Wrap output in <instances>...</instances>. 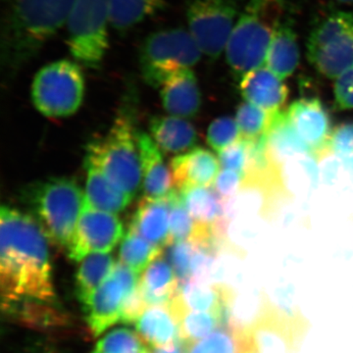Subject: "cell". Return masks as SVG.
<instances>
[{
    "instance_id": "cell-41",
    "label": "cell",
    "mask_w": 353,
    "mask_h": 353,
    "mask_svg": "<svg viewBox=\"0 0 353 353\" xmlns=\"http://www.w3.org/2000/svg\"><path fill=\"white\" fill-rule=\"evenodd\" d=\"M18 353H60L57 348L44 341H32L24 345Z\"/></svg>"
},
{
    "instance_id": "cell-5",
    "label": "cell",
    "mask_w": 353,
    "mask_h": 353,
    "mask_svg": "<svg viewBox=\"0 0 353 353\" xmlns=\"http://www.w3.org/2000/svg\"><path fill=\"white\" fill-rule=\"evenodd\" d=\"M104 171L109 180L134 197L143 183L137 132L131 117L121 113L108 136L90 143L87 155Z\"/></svg>"
},
{
    "instance_id": "cell-43",
    "label": "cell",
    "mask_w": 353,
    "mask_h": 353,
    "mask_svg": "<svg viewBox=\"0 0 353 353\" xmlns=\"http://www.w3.org/2000/svg\"><path fill=\"white\" fill-rule=\"evenodd\" d=\"M341 160H343V164L345 168L347 169L348 172L353 174V155H352V157L341 158Z\"/></svg>"
},
{
    "instance_id": "cell-30",
    "label": "cell",
    "mask_w": 353,
    "mask_h": 353,
    "mask_svg": "<svg viewBox=\"0 0 353 353\" xmlns=\"http://www.w3.org/2000/svg\"><path fill=\"white\" fill-rule=\"evenodd\" d=\"M231 320L232 317H226L215 312L190 311L185 313L179 324L180 339L190 345L206 338L221 327L229 324Z\"/></svg>"
},
{
    "instance_id": "cell-19",
    "label": "cell",
    "mask_w": 353,
    "mask_h": 353,
    "mask_svg": "<svg viewBox=\"0 0 353 353\" xmlns=\"http://www.w3.org/2000/svg\"><path fill=\"white\" fill-rule=\"evenodd\" d=\"M85 166L88 175L85 201L92 208L114 214L125 210L131 203L132 196L118 189L90 157H85Z\"/></svg>"
},
{
    "instance_id": "cell-2",
    "label": "cell",
    "mask_w": 353,
    "mask_h": 353,
    "mask_svg": "<svg viewBox=\"0 0 353 353\" xmlns=\"http://www.w3.org/2000/svg\"><path fill=\"white\" fill-rule=\"evenodd\" d=\"M76 0H10L1 37L2 63L16 71L66 24Z\"/></svg>"
},
{
    "instance_id": "cell-15",
    "label": "cell",
    "mask_w": 353,
    "mask_h": 353,
    "mask_svg": "<svg viewBox=\"0 0 353 353\" xmlns=\"http://www.w3.org/2000/svg\"><path fill=\"white\" fill-rule=\"evenodd\" d=\"M240 90L246 102L269 112L281 110L289 95L284 80L265 65L241 77Z\"/></svg>"
},
{
    "instance_id": "cell-8",
    "label": "cell",
    "mask_w": 353,
    "mask_h": 353,
    "mask_svg": "<svg viewBox=\"0 0 353 353\" xmlns=\"http://www.w3.org/2000/svg\"><path fill=\"white\" fill-rule=\"evenodd\" d=\"M85 94V79L78 64L63 59L43 67L34 76L32 97L39 112L48 118L73 115Z\"/></svg>"
},
{
    "instance_id": "cell-33",
    "label": "cell",
    "mask_w": 353,
    "mask_h": 353,
    "mask_svg": "<svg viewBox=\"0 0 353 353\" xmlns=\"http://www.w3.org/2000/svg\"><path fill=\"white\" fill-rule=\"evenodd\" d=\"M138 332L128 328L114 329L97 343L99 353H150V347Z\"/></svg>"
},
{
    "instance_id": "cell-21",
    "label": "cell",
    "mask_w": 353,
    "mask_h": 353,
    "mask_svg": "<svg viewBox=\"0 0 353 353\" xmlns=\"http://www.w3.org/2000/svg\"><path fill=\"white\" fill-rule=\"evenodd\" d=\"M150 137L163 152L181 153L192 150L197 141L194 127L185 118L155 116L150 121Z\"/></svg>"
},
{
    "instance_id": "cell-6",
    "label": "cell",
    "mask_w": 353,
    "mask_h": 353,
    "mask_svg": "<svg viewBox=\"0 0 353 353\" xmlns=\"http://www.w3.org/2000/svg\"><path fill=\"white\" fill-rule=\"evenodd\" d=\"M201 55L187 30L174 28L155 32L141 46V75L150 87L161 88L173 74L199 63Z\"/></svg>"
},
{
    "instance_id": "cell-31",
    "label": "cell",
    "mask_w": 353,
    "mask_h": 353,
    "mask_svg": "<svg viewBox=\"0 0 353 353\" xmlns=\"http://www.w3.org/2000/svg\"><path fill=\"white\" fill-rule=\"evenodd\" d=\"M167 199L170 208V245L176 241L192 243L196 233V222L185 208L181 192L173 190Z\"/></svg>"
},
{
    "instance_id": "cell-38",
    "label": "cell",
    "mask_w": 353,
    "mask_h": 353,
    "mask_svg": "<svg viewBox=\"0 0 353 353\" xmlns=\"http://www.w3.org/2000/svg\"><path fill=\"white\" fill-rule=\"evenodd\" d=\"M334 99L339 109L353 108V68L336 79L334 83Z\"/></svg>"
},
{
    "instance_id": "cell-16",
    "label": "cell",
    "mask_w": 353,
    "mask_h": 353,
    "mask_svg": "<svg viewBox=\"0 0 353 353\" xmlns=\"http://www.w3.org/2000/svg\"><path fill=\"white\" fill-rule=\"evenodd\" d=\"M143 190L145 196L150 199H164L172 192L174 185L170 169L165 165L161 150L152 137L143 132H137Z\"/></svg>"
},
{
    "instance_id": "cell-27",
    "label": "cell",
    "mask_w": 353,
    "mask_h": 353,
    "mask_svg": "<svg viewBox=\"0 0 353 353\" xmlns=\"http://www.w3.org/2000/svg\"><path fill=\"white\" fill-rule=\"evenodd\" d=\"M164 7V0H109L110 26L115 31L126 32Z\"/></svg>"
},
{
    "instance_id": "cell-24",
    "label": "cell",
    "mask_w": 353,
    "mask_h": 353,
    "mask_svg": "<svg viewBox=\"0 0 353 353\" xmlns=\"http://www.w3.org/2000/svg\"><path fill=\"white\" fill-rule=\"evenodd\" d=\"M299 48L296 32L290 25L279 26L269 46L265 66L282 80L292 75L299 63Z\"/></svg>"
},
{
    "instance_id": "cell-3",
    "label": "cell",
    "mask_w": 353,
    "mask_h": 353,
    "mask_svg": "<svg viewBox=\"0 0 353 353\" xmlns=\"http://www.w3.org/2000/svg\"><path fill=\"white\" fill-rule=\"evenodd\" d=\"M23 196L48 241L67 250L85 203L78 183L63 176L48 179L32 183Z\"/></svg>"
},
{
    "instance_id": "cell-13",
    "label": "cell",
    "mask_w": 353,
    "mask_h": 353,
    "mask_svg": "<svg viewBox=\"0 0 353 353\" xmlns=\"http://www.w3.org/2000/svg\"><path fill=\"white\" fill-rule=\"evenodd\" d=\"M290 125L297 136L307 146L309 153L320 155L329 150L332 134L328 110L317 99H301L294 101L287 111Z\"/></svg>"
},
{
    "instance_id": "cell-44",
    "label": "cell",
    "mask_w": 353,
    "mask_h": 353,
    "mask_svg": "<svg viewBox=\"0 0 353 353\" xmlns=\"http://www.w3.org/2000/svg\"><path fill=\"white\" fill-rule=\"evenodd\" d=\"M336 1L343 4H353V0H336Z\"/></svg>"
},
{
    "instance_id": "cell-37",
    "label": "cell",
    "mask_w": 353,
    "mask_h": 353,
    "mask_svg": "<svg viewBox=\"0 0 353 353\" xmlns=\"http://www.w3.org/2000/svg\"><path fill=\"white\" fill-rule=\"evenodd\" d=\"M329 150L341 159L353 155V122L343 123L334 128L330 138Z\"/></svg>"
},
{
    "instance_id": "cell-45",
    "label": "cell",
    "mask_w": 353,
    "mask_h": 353,
    "mask_svg": "<svg viewBox=\"0 0 353 353\" xmlns=\"http://www.w3.org/2000/svg\"><path fill=\"white\" fill-rule=\"evenodd\" d=\"M3 1H6L7 2V4L9 3V2H10V0H3Z\"/></svg>"
},
{
    "instance_id": "cell-32",
    "label": "cell",
    "mask_w": 353,
    "mask_h": 353,
    "mask_svg": "<svg viewBox=\"0 0 353 353\" xmlns=\"http://www.w3.org/2000/svg\"><path fill=\"white\" fill-rule=\"evenodd\" d=\"M274 113L269 112L250 102H243L236 111V123L240 128L241 139L253 141L264 136L270 127Z\"/></svg>"
},
{
    "instance_id": "cell-46",
    "label": "cell",
    "mask_w": 353,
    "mask_h": 353,
    "mask_svg": "<svg viewBox=\"0 0 353 353\" xmlns=\"http://www.w3.org/2000/svg\"><path fill=\"white\" fill-rule=\"evenodd\" d=\"M92 353H99V352H97V350H95V352H92Z\"/></svg>"
},
{
    "instance_id": "cell-29",
    "label": "cell",
    "mask_w": 353,
    "mask_h": 353,
    "mask_svg": "<svg viewBox=\"0 0 353 353\" xmlns=\"http://www.w3.org/2000/svg\"><path fill=\"white\" fill-rule=\"evenodd\" d=\"M163 248L152 245L129 229L121 243L120 262L141 276L152 262L161 257Z\"/></svg>"
},
{
    "instance_id": "cell-4",
    "label": "cell",
    "mask_w": 353,
    "mask_h": 353,
    "mask_svg": "<svg viewBox=\"0 0 353 353\" xmlns=\"http://www.w3.org/2000/svg\"><path fill=\"white\" fill-rule=\"evenodd\" d=\"M284 0H250L236 21L226 48L227 61L243 77L264 66L274 34L282 24Z\"/></svg>"
},
{
    "instance_id": "cell-17",
    "label": "cell",
    "mask_w": 353,
    "mask_h": 353,
    "mask_svg": "<svg viewBox=\"0 0 353 353\" xmlns=\"http://www.w3.org/2000/svg\"><path fill=\"white\" fill-rule=\"evenodd\" d=\"M130 230L152 245L162 248L170 245V208L167 196L143 197L132 217Z\"/></svg>"
},
{
    "instance_id": "cell-25",
    "label": "cell",
    "mask_w": 353,
    "mask_h": 353,
    "mask_svg": "<svg viewBox=\"0 0 353 353\" xmlns=\"http://www.w3.org/2000/svg\"><path fill=\"white\" fill-rule=\"evenodd\" d=\"M180 192L185 208L196 223L224 228L226 201L214 189L194 187Z\"/></svg>"
},
{
    "instance_id": "cell-28",
    "label": "cell",
    "mask_w": 353,
    "mask_h": 353,
    "mask_svg": "<svg viewBox=\"0 0 353 353\" xmlns=\"http://www.w3.org/2000/svg\"><path fill=\"white\" fill-rule=\"evenodd\" d=\"M267 139L269 148L276 157L289 158L294 155L310 154L307 146L304 145L290 125L287 112L279 110L274 113L267 132Z\"/></svg>"
},
{
    "instance_id": "cell-39",
    "label": "cell",
    "mask_w": 353,
    "mask_h": 353,
    "mask_svg": "<svg viewBox=\"0 0 353 353\" xmlns=\"http://www.w3.org/2000/svg\"><path fill=\"white\" fill-rule=\"evenodd\" d=\"M243 180V174L233 170H228V169H223L218 174L213 185H214V190L218 192V194L224 201H227L228 197L233 196L238 192Z\"/></svg>"
},
{
    "instance_id": "cell-47",
    "label": "cell",
    "mask_w": 353,
    "mask_h": 353,
    "mask_svg": "<svg viewBox=\"0 0 353 353\" xmlns=\"http://www.w3.org/2000/svg\"><path fill=\"white\" fill-rule=\"evenodd\" d=\"M150 353H152V352H150Z\"/></svg>"
},
{
    "instance_id": "cell-35",
    "label": "cell",
    "mask_w": 353,
    "mask_h": 353,
    "mask_svg": "<svg viewBox=\"0 0 353 353\" xmlns=\"http://www.w3.org/2000/svg\"><path fill=\"white\" fill-rule=\"evenodd\" d=\"M241 138L238 123L231 117L218 118L208 128V145L218 153L233 145Z\"/></svg>"
},
{
    "instance_id": "cell-9",
    "label": "cell",
    "mask_w": 353,
    "mask_h": 353,
    "mask_svg": "<svg viewBox=\"0 0 353 353\" xmlns=\"http://www.w3.org/2000/svg\"><path fill=\"white\" fill-rule=\"evenodd\" d=\"M307 54L327 78L338 79L353 68V14L339 11L323 20L309 37Z\"/></svg>"
},
{
    "instance_id": "cell-7",
    "label": "cell",
    "mask_w": 353,
    "mask_h": 353,
    "mask_svg": "<svg viewBox=\"0 0 353 353\" xmlns=\"http://www.w3.org/2000/svg\"><path fill=\"white\" fill-rule=\"evenodd\" d=\"M109 0H76L66 21L72 57L88 68H97L109 48Z\"/></svg>"
},
{
    "instance_id": "cell-36",
    "label": "cell",
    "mask_w": 353,
    "mask_h": 353,
    "mask_svg": "<svg viewBox=\"0 0 353 353\" xmlns=\"http://www.w3.org/2000/svg\"><path fill=\"white\" fill-rule=\"evenodd\" d=\"M219 161L223 169L239 172L243 175L248 165V145L245 139L241 138L219 152Z\"/></svg>"
},
{
    "instance_id": "cell-14",
    "label": "cell",
    "mask_w": 353,
    "mask_h": 353,
    "mask_svg": "<svg viewBox=\"0 0 353 353\" xmlns=\"http://www.w3.org/2000/svg\"><path fill=\"white\" fill-rule=\"evenodd\" d=\"M219 158L202 148L174 157L170 170L174 185L179 192L194 187H211L220 173Z\"/></svg>"
},
{
    "instance_id": "cell-26",
    "label": "cell",
    "mask_w": 353,
    "mask_h": 353,
    "mask_svg": "<svg viewBox=\"0 0 353 353\" xmlns=\"http://www.w3.org/2000/svg\"><path fill=\"white\" fill-rule=\"evenodd\" d=\"M115 260L109 253H92L81 261L76 274V294L83 308L95 290L109 277L115 268Z\"/></svg>"
},
{
    "instance_id": "cell-12",
    "label": "cell",
    "mask_w": 353,
    "mask_h": 353,
    "mask_svg": "<svg viewBox=\"0 0 353 353\" xmlns=\"http://www.w3.org/2000/svg\"><path fill=\"white\" fill-rule=\"evenodd\" d=\"M124 238V229L114 213L83 203L80 219L67 248L70 259L81 262L92 253H109Z\"/></svg>"
},
{
    "instance_id": "cell-22",
    "label": "cell",
    "mask_w": 353,
    "mask_h": 353,
    "mask_svg": "<svg viewBox=\"0 0 353 353\" xmlns=\"http://www.w3.org/2000/svg\"><path fill=\"white\" fill-rule=\"evenodd\" d=\"M180 281L168 260L159 257L139 277V289L150 306L166 305L176 296Z\"/></svg>"
},
{
    "instance_id": "cell-18",
    "label": "cell",
    "mask_w": 353,
    "mask_h": 353,
    "mask_svg": "<svg viewBox=\"0 0 353 353\" xmlns=\"http://www.w3.org/2000/svg\"><path fill=\"white\" fill-rule=\"evenodd\" d=\"M160 95L165 110L176 117H194L201 108V90L192 69L173 74L162 85Z\"/></svg>"
},
{
    "instance_id": "cell-40",
    "label": "cell",
    "mask_w": 353,
    "mask_h": 353,
    "mask_svg": "<svg viewBox=\"0 0 353 353\" xmlns=\"http://www.w3.org/2000/svg\"><path fill=\"white\" fill-rule=\"evenodd\" d=\"M148 308V303H145L141 290L138 289L128 297L124 309H123L122 319L121 322L126 324H132L138 321L139 317L143 314V312Z\"/></svg>"
},
{
    "instance_id": "cell-34",
    "label": "cell",
    "mask_w": 353,
    "mask_h": 353,
    "mask_svg": "<svg viewBox=\"0 0 353 353\" xmlns=\"http://www.w3.org/2000/svg\"><path fill=\"white\" fill-rule=\"evenodd\" d=\"M167 260L175 271L180 284L192 277V265L199 245L190 241H176L168 245Z\"/></svg>"
},
{
    "instance_id": "cell-10",
    "label": "cell",
    "mask_w": 353,
    "mask_h": 353,
    "mask_svg": "<svg viewBox=\"0 0 353 353\" xmlns=\"http://www.w3.org/2000/svg\"><path fill=\"white\" fill-rule=\"evenodd\" d=\"M238 6L234 0H192L187 7L189 32L202 54L216 59L226 50Z\"/></svg>"
},
{
    "instance_id": "cell-23",
    "label": "cell",
    "mask_w": 353,
    "mask_h": 353,
    "mask_svg": "<svg viewBox=\"0 0 353 353\" xmlns=\"http://www.w3.org/2000/svg\"><path fill=\"white\" fill-rule=\"evenodd\" d=\"M137 332L152 348L165 347L180 339V328L169 304L150 306L136 322Z\"/></svg>"
},
{
    "instance_id": "cell-1",
    "label": "cell",
    "mask_w": 353,
    "mask_h": 353,
    "mask_svg": "<svg viewBox=\"0 0 353 353\" xmlns=\"http://www.w3.org/2000/svg\"><path fill=\"white\" fill-rule=\"evenodd\" d=\"M0 283L4 314L32 304L58 305L48 240L31 215L0 210Z\"/></svg>"
},
{
    "instance_id": "cell-20",
    "label": "cell",
    "mask_w": 353,
    "mask_h": 353,
    "mask_svg": "<svg viewBox=\"0 0 353 353\" xmlns=\"http://www.w3.org/2000/svg\"><path fill=\"white\" fill-rule=\"evenodd\" d=\"M188 353H259L252 330L232 321L206 338L190 343Z\"/></svg>"
},
{
    "instance_id": "cell-42",
    "label": "cell",
    "mask_w": 353,
    "mask_h": 353,
    "mask_svg": "<svg viewBox=\"0 0 353 353\" xmlns=\"http://www.w3.org/2000/svg\"><path fill=\"white\" fill-rule=\"evenodd\" d=\"M188 347L187 343L179 339L165 347L152 348V353H188Z\"/></svg>"
},
{
    "instance_id": "cell-11",
    "label": "cell",
    "mask_w": 353,
    "mask_h": 353,
    "mask_svg": "<svg viewBox=\"0 0 353 353\" xmlns=\"http://www.w3.org/2000/svg\"><path fill=\"white\" fill-rule=\"evenodd\" d=\"M141 276L126 265L118 262L110 277L99 288L83 307L88 328L92 336H101L103 332L121 322L123 309L128 297L139 287Z\"/></svg>"
}]
</instances>
